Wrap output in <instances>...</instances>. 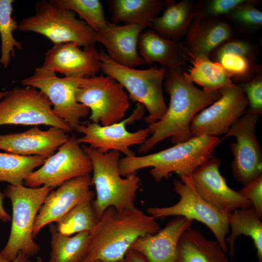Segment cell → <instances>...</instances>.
I'll return each instance as SVG.
<instances>
[{"label":"cell","instance_id":"6da1fadb","mask_svg":"<svg viewBox=\"0 0 262 262\" xmlns=\"http://www.w3.org/2000/svg\"><path fill=\"white\" fill-rule=\"evenodd\" d=\"M184 71L181 66L166 69L164 86L169 95V105L159 120L148 125L150 136L140 146V154L148 152L168 138L174 144L189 140L193 137L190 124L194 116L220 98L219 90L206 92L197 88Z\"/></svg>","mask_w":262,"mask_h":262},{"label":"cell","instance_id":"7a4b0ae2","mask_svg":"<svg viewBox=\"0 0 262 262\" xmlns=\"http://www.w3.org/2000/svg\"><path fill=\"white\" fill-rule=\"evenodd\" d=\"M156 219L136 207L122 211L108 208L89 233L81 262H120L136 239L160 229Z\"/></svg>","mask_w":262,"mask_h":262},{"label":"cell","instance_id":"3957f363","mask_svg":"<svg viewBox=\"0 0 262 262\" xmlns=\"http://www.w3.org/2000/svg\"><path fill=\"white\" fill-rule=\"evenodd\" d=\"M222 141L209 135L193 136L159 152L120 158L119 170L122 176L151 167L150 175L157 182L173 173L180 178L190 176L213 156L214 149Z\"/></svg>","mask_w":262,"mask_h":262},{"label":"cell","instance_id":"277c9868","mask_svg":"<svg viewBox=\"0 0 262 262\" xmlns=\"http://www.w3.org/2000/svg\"><path fill=\"white\" fill-rule=\"evenodd\" d=\"M92 165L91 185L95 186L93 205L98 217L106 209L113 207L119 211L135 207L136 193L141 181L137 172L122 178L119 170L120 152L101 153L89 146H82Z\"/></svg>","mask_w":262,"mask_h":262},{"label":"cell","instance_id":"5b68a950","mask_svg":"<svg viewBox=\"0 0 262 262\" xmlns=\"http://www.w3.org/2000/svg\"><path fill=\"white\" fill-rule=\"evenodd\" d=\"M52 189L46 186L31 188L23 184H9L4 190L12 206L10 233L0 250L5 259L12 261L20 251L29 257L39 252L40 246L33 237V226L40 207Z\"/></svg>","mask_w":262,"mask_h":262},{"label":"cell","instance_id":"8992f818","mask_svg":"<svg viewBox=\"0 0 262 262\" xmlns=\"http://www.w3.org/2000/svg\"><path fill=\"white\" fill-rule=\"evenodd\" d=\"M100 70L119 83L133 101L142 104L148 115L144 118L148 125L159 120L167 109L163 92L166 69L151 67L146 69L129 67L114 62L104 50L99 52Z\"/></svg>","mask_w":262,"mask_h":262},{"label":"cell","instance_id":"52a82bcc","mask_svg":"<svg viewBox=\"0 0 262 262\" xmlns=\"http://www.w3.org/2000/svg\"><path fill=\"white\" fill-rule=\"evenodd\" d=\"M35 13L22 19L18 29L42 34L54 44L72 42L79 47L94 46L96 32L84 21L76 17L74 12L63 8L53 0H41L35 6Z\"/></svg>","mask_w":262,"mask_h":262},{"label":"cell","instance_id":"ba28073f","mask_svg":"<svg viewBox=\"0 0 262 262\" xmlns=\"http://www.w3.org/2000/svg\"><path fill=\"white\" fill-rule=\"evenodd\" d=\"M75 97L78 102L89 109L91 122L102 126L123 120L130 106L123 86L107 75L82 78Z\"/></svg>","mask_w":262,"mask_h":262},{"label":"cell","instance_id":"9c48e42d","mask_svg":"<svg viewBox=\"0 0 262 262\" xmlns=\"http://www.w3.org/2000/svg\"><path fill=\"white\" fill-rule=\"evenodd\" d=\"M52 104L39 90L17 86L8 90L0 99V126L46 125L66 132L73 130L53 113Z\"/></svg>","mask_w":262,"mask_h":262},{"label":"cell","instance_id":"30bf717a","mask_svg":"<svg viewBox=\"0 0 262 262\" xmlns=\"http://www.w3.org/2000/svg\"><path fill=\"white\" fill-rule=\"evenodd\" d=\"M173 191L180 196L176 203L167 207H149L147 213L155 218L180 216L201 222L211 229L227 253L226 239L230 231L229 215L207 202L191 185L180 180H174Z\"/></svg>","mask_w":262,"mask_h":262},{"label":"cell","instance_id":"8fae6325","mask_svg":"<svg viewBox=\"0 0 262 262\" xmlns=\"http://www.w3.org/2000/svg\"><path fill=\"white\" fill-rule=\"evenodd\" d=\"M82 78H59L56 73L43 68H35L33 75L21 81L24 86L35 88L43 92L53 106V113L73 130L82 123L81 119L90 111L76 99L77 88Z\"/></svg>","mask_w":262,"mask_h":262},{"label":"cell","instance_id":"7c38bea8","mask_svg":"<svg viewBox=\"0 0 262 262\" xmlns=\"http://www.w3.org/2000/svg\"><path fill=\"white\" fill-rule=\"evenodd\" d=\"M57 150L47 158L39 169L25 179L26 186L37 188L46 186L53 189L71 179L91 175V160L75 136L69 137Z\"/></svg>","mask_w":262,"mask_h":262},{"label":"cell","instance_id":"4fadbf2b","mask_svg":"<svg viewBox=\"0 0 262 262\" xmlns=\"http://www.w3.org/2000/svg\"><path fill=\"white\" fill-rule=\"evenodd\" d=\"M145 109L142 104L137 103L128 117L110 125L102 126L92 122L82 123L76 130L83 134L78 138V142L80 144H88L89 147L103 153L115 150L124 153L126 156L136 155L130 147L141 145L150 134V129L147 126L130 132L126 129V125L142 118Z\"/></svg>","mask_w":262,"mask_h":262},{"label":"cell","instance_id":"5bb4252c","mask_svg":"<svg viewBox=\"0 0 262 262\" xmlns=\"http://www.w3.org/2000/svg\"><path fill=\"white\" fill-rule=\"evenodd\" d=\"M219 91L220 98L193 118L190 124L192 136L226 134L233 123L246 114L247 100L238 84L233 83Z\"/></svg>","mask_w":262,"mask_h":262},{"label":"cell","instance_id":"9a60e30c","mask_svg":"<svg viewBox=\"0 0 262 262\" xmlns=\"http://www.w3.org/2000/svg\"><path fill=\"white\" fill-rule=\"evenodd\" d=\"M260 116L245 114L233 123L225 136L235 138L230 145L234 157L232 172L236 180L244 185L262 175V150L255 132Z\"/></svg>","mask_w":262,"mask_h":262},{"label":"cell","instance_id":"2e32d148","mask_svg":"<svg viewBox=\"0 0 262 262\" xmlns=\"http://www.w3.org/2000/svg\"><path fill=\"white\" fill-rule=\"evenodd\" d=\"M220 159L213 156L180 180L191 185L207 202L228 215L236 210L251 207L248 199L229 187L220 173Z\"/></svg>","mask_w":262,"mask_h":262},{"label":"cell","instance_id":"e0dca14e","mask_svg":"<svg viewBox=\"0 0 262 262\" xmlns=\"http://www.w3.org/2000/svg\"><path fill=\"white\" fill-rule=\"evenodd\" d=\"M80 47L72 42L54 44L45 53L42 66L67 77L96 75L100 70L99 52L94 46Z\"/></svg>","mask_w":262,"mask_h":262},{"label":"cell","instance_id":"ac0fdd59","mask_svg":"<svg viewBox=\"0 0 262 262\" xmlns=\"http://www.w3.org/2000/svg\"><path fill=\"white\" fill-rule=\"evenodd\" d=\"M91 175L68 180L51 191L40 207L33 231L34 238L48 224L56 222L72 209L90 190Z\"/></svg>","mask_w":262,"mask_h":262},{"label":"cell","instance_id":"d6986e66","mask_svg":"<svg viewBox=\"0 0 262 262\" xmlns=\"http://www.w3.org/2000/svg\"><path fill=\"white\" fill-rule=\"evenodd\" d=\"M69 137L66 132L55 127L43 131L34 126L23 132L0 134V149L17 155L48 158Z\"/></svg>","mask_w":262,"mask_h":262},{"label":"cell","instance_id":"ffe728a7","mask_svg":"<svg viewBox=\"0 0 262 262\" xmlns=\"http://www.w3.org/2000/svg\"><path fill=\"white\" fill-rule=\"evenodd\" d=\"M145 30L139 25H120L108 22L96 32L97 41L104 46L114 62L134 68L145 64L138 51L139 36Z\"/></svg>","mask_w":262,"mask_h":262},{"label":"cell","instance_id":"44dd1931","mask_svg":"<svg viewBox=\"0 0 262 262\" xmlns=\"http://www.w3.org/2000/svg\"><path fill=\"white\" fill-rule=\"evenodd\" d=\"M193 221L175 216L156 233L136 239L130 249L140 253L147 262H176L179 240L183 232L192 226Z\"/></svg>","mask_w":262,"mask_h":262},{"label":"cell","instance_id":"7402d4cb","mask_svg":"<svg viewBox=\"0 0 262 262\" xmlns=\"http://www.w3.org/2000/svg\"><path fill=\"white\" fill-rule=\"evenodd\" d=\"M229 25L217 17H194L186 34L187 52L210 57L219 45L233 35Z\"/></svg>","mask_w":262,"mask_h":262},{"label":"cell","instance_id":"603a6c76","mask_svg":"<svg viewBox=\"0 0 262 262\" xmlns=\"http://www.w3.org/2000/svg\"><path fill=\"white\" fill-rule=\"evenodd\" d=\"M138 50L145 64L158 63L165 69L182 66L188 60L187 49L180 42L164 38L150 29L140 33Z\"/></svg>","mask_w":262,"mask_h":262},{"label":"cell","instance_id":"cb8c5ba5","mask_svg":"<svg viewBox=\"0 0 262 262\" xmlns=\"http://www.w3.org/2000/svg\"><path fill=\"white\" fill-rule=\"evenodd\" d=\"M226 253L216 240H208L190 227L179 240L176 262H229Z\"/></svg>","mask_w":262,"mask_h":262},{"label":"cell","instance_id":"d4e9b609","mask_svg":"<svg viewBox=\"0 0 262 262\" xmlns=\"http://www.w3.org/2000/svg\"><path fill=\"white\" fill-rule=\"evenodd\" d=\"M172 0H108L107 5L112 13L111 22L117 24H136L148 28L158 14Z\"/></svg>","mask_w":262,"mask_h":262},{"label":"cell","instance_id":"484cf974","mask_svg":"<svg viewBox=\"0 0 262 262\" xmlns=\"http://www.w3.org/2000/svg\"><path fill=\"white\" fill-rule=\"evenodd\" d=\"M163 11V14L155 18L148 28L164 38L180 41L186 35L195 17V1L172 0Z\"/></svg>","mask_w":262,"mask_h":262},{"label":"cell","instance_id":"4316f807","mask_svg":"<svg viewBox=\"0 0 262 262\" xmlns=\"http://www.w3.org/2000/svg\"><path fill=\"white\" fill-rule=\"evenodd\" d=\"M254 208L237 209L228 215L230 234L226 237V244L231 260L233 259L235 240L240 235L250 237L256 249L257 262H262V222Z\"/></svg>","mask_w":262,"mask_h":262},{"label":"cell","instance_id":"83f0119b","mask_svg":"<svg viewBox=\"0 0 262 262\" xmlns=\"http://www.w3.org/2000/svg\"><path fill=\"white\" fill-rule=\"evenodd\" d=\"M187 55L192 66L187 72L184 71V75L193 83L202 86L204 91H218L233 83L218 63L206 56H194L188 53Z\"/></svg>","mask_w":262,"mask_h":262},{"label":"cell","instance_id":"f1b7e54d","mask_svg":"<svg viewBox=\"0 0 262 262\" xmlns=\"http://www.w3.org/2000/svg\"><path fill=\"white\" fill-rule=\"evenodd\" d=\"M95 197V193L90 190L72 209L56 222L57 231L67 236L82 232L90 233L99 219L93 207Z\"/></svg>","mask_w":262,"mask_h":262},{"label":"cell","instance_id":"f546056e","mask_svg":"<svg viewBox=\"0 0 262 262\" xmlns=\"http://www.w3.org/2000/svg\"><path fill=\"white\" fill-rule=\"evenodd\" d=\"M51 251L48 262H81L87 251L89 233L67 236L59 232L55 225H49Z\"/></svg>","mask_w":262,"mask_h":262},{"label":"cell","instance_id":"4dcf8cb0","mask_svg":"<svg viewBox=\"0 0 262 262\" xmlns=\"http://www.w3.org/2000/svg\"><path fill=\"white\" fill-rule=\"evenodd\" d=\"M47 158L40 156H22L0 152V182L23 184L25 179Z\"/></svg>","mask_w":262,"mask_h":262},{"label":"cell","instance_id":"1f68e13d","mask_svg":"<svg viewBox=\"0 0 262 262\" xmlns=\"http://www.w3.org/2000/svg\"><path fill=\"white\" fill-rule=\"evenodd\" d=\"M13 0H0V35L1 38V56L0 64L4 68L9 65L11 56L15 57V48L20 50L22 44L16 40L13 32L18 29L17 21L12 16Z\"/></svg>","mask_w":262,"mask_h":262},{"label":"cell","instance_id":"d6a6232c","mask_svg":"<svg viewBox=\"0 0 262 262\" xmlns=\"http://www.w3.org/2000/svg\"><path fill=\"white\" fill-rule=\"evenodd\" d=\"M212 54L213 61L222 67L232 82H247L261 71L256 61L243 55L233 53Z\"/></svg>","mask_w":262,"mask_h":262},{"label":"cell","instance_id":"836d02e7","mask_svg":"<svg viewBox=\"0 0 262 262\" xmlns=\"http://www.w3.org/2000/svg\"><path fill=\"white\" fill-rule=\"evenodd\" d=\"M58 6L77 14L96 32L108 21L99 0H53Z\"/></svg>","mask_w":262,"mask_h":262},{"label":"cell","instance_id":"e575fe53","mask_svg":"<svg viewBox=\"0 0 262 262\" xmlns=\"http://www.w3.org/2000/svg\"><path fill=\"white\" fill-rule=\"evenodd\" d=\"M256 3V0H246L227 16L246 27L259 28L262 25V12L255 8Z\"/></svg>","mask_w":262,"mask_h":262},{"label":"cell","instance_id":"d590c367","mask_svg":"<svg viewBox=\"0 0 262 262\" xmlns=\"http://www.w3.org/2000/svg\"><path fill=\"white\" fill-rule=\"evenodd\" d=\"M247 100L246 113L261 115L262 113V75L258 73L250 80L238 83Z\"/></svg>","mask_w":262,"mask_h":262},{"label":"cell","instance_id":"8d00e7d4","mask_svg":"<svg viewBox=\"0 0 262 262\" xmlns=\"http://www.w3.org/2000/svg\"><path fill=\"white\" fill-rule=\"evenodd\" d=\"M246 0H211L200 6L195 5V17H217L227 15Z\"/></svg>","mask_w":262,"mask_h":262},{"label":"cell","instance_id":"74e56055","mask_svg":"<svg viewBox=\"0 0 262 262\" xmlns=\"http://www.w3.org/2000/svg\"><path fill=\"white\" fill-rule=\"evenodd\" d=\"M257 52L256 48L249 42L242 39H230L219 45L211 54L237 53L256 61Z\"/></svg>","mask_w":262,"mask_h":262},{"label":"cell","instance_id":"f35d334b","mask_svg":"<svg viewBox=\"0 0 262 262\" xmlns=\"http://www.w3.org/2000/svg\"><path fill=\"white\" fill-rule=\"evenodd\" d=\"M238 192L251 202L262 218V175L244 185Z\"/></svg>","mask_w":262,"mask_h":262},{"label":"cell","instance_id":"ab89813d","mask_svg":"<svg viewBox=\"0 0 262 262\" xmlns=\"http://www.w3.org/2000/svg\"><path fill=\"white\" fill-rule=\"evenodd\" d=\"M120 262H147V261L140 253L130 249Z\"/></svg>","mask_w":262,"mask_h":262},{"label":"cell","instance_id":"60d3db41","mask_svg":"<svg viewBox=\"0 0 262 262\" xmlns=\"http://www.w3.org/2000/svg\"><path fill=\"white\" fill-rule=\"evenodd\" d=\"M5 196L0 191V220L3 222L11 221V216L6 212L3 207V199Z\"/></svg>","mask_w":262,"mask_h":262},{"label":"cell","instance_id":"b9f144b4","mask_svg":"<svg viewBox=\"0 0 262 262\" xmlns=\"http://www.w3.org/2000/svg\"><path fill=\"white\" fill-rule=\"evenodd\" d=\"M0 262H31L29 260V257L22 252H19L16 258L9 261L5 259L1 254L0 251Z\"/></svg>","mask_w":262,"mask_h":262},{"label":"cell","instance_id":"7bdbcfd3","mask_svg":"<svg viewBox=\"0 0 262 262\" xmlns=\"http://www.w3.org/2000/svg\"><path fill=\"white\" fill-rule=\"evenodd\" d=\"M7 91L0 92V99H1L7 93Z\"/></svg>","mask_w":262,"mask_h":262},{"label":"cell","instance_id":"ee69618b","mask_svg":"<svg viewBox=\"0 0 262 262\" xmlns=\"http://www.w3.org/2000/svg\"><path fill=\"white\" fill-rule=\"evenodd\" d=\"M36 262H45L43 259L39 256L36 257Z\"/></svg>","mask_w":262,"mask_h":262}]
</instances>
